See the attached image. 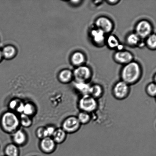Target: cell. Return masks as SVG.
I'll list each match as a JSON object with an SVG mask.
<instances>
[{
    "mask_svg": "<svg viewBox=\"0 0 156 156\" xmlns=\"http://www.w3.org/2000/svg\"><path fill=\"white\" fill-rule=\"evenodd\" d=\"M4 153L5 156H20V147L12 143L8 144L5 147Z\"/></svg>",
    "mask_w": 156,
    "mask_h": 156,
    "instance_id": "cell-17",
    "label": "cell"
},
{
    "mask_svg": "<svg viewBox=\"0 0 156 156\" xmlns=\"http://www.w3.org/2000/svg\"><path fill=\"white\" fill-rule=\"evenodd\" d=\"M0 126L4 132L11 135L21 128L19 115L10 110L5 112L0 117Z\"/></svg>",
    "mask_w": 156,
    "mask_h": 156,
    "instance_id": "cell-2",
    "label": "cell"
},
{
    "mask_svg": "<svg viewBox=\"0 0 156 156\" xmlns=\"http://www.w3.org/2000/svg\"><path fill=\"white\" fill-rule=\"evenodd\" d=\"M153 82L155 83L156 84V73L155 74H154L153 78Z\"/></svg>",
    "mask_w": 156,
    "mask_h": 156,
    "instance_id": "cell-32",
    "label": "cell"
},
{
    "mask_svg": "<svg viewBox=\"0 0 156 156\" xmlns=\"http://www.w3.org/2000/svg\"><path fill=\"white\" fill-rule=\"evenodd\" d=\"M90 36L93 42L98 46H102L105 43L106 37L105 34L96 27L92 29L90 31Z\"/></svg>",
    "mask_w": 156,
    "mask_h": 156,
    "instance_id": "cell-12",
    "label": "cell"
},
{
    "mask_svg": "<svg viewBox=\"0 0 156 156\" xmlns=\"http://www.w3.org/2000/svg\"><path fill=\"white\" fill-rule=\"evenodd\" d=\"M155 99H156V98H155Z\"/></svg>",
    "mask_w": 156,
    "mask_h": 156,
    "instance_id": "cell-34",
    "label": "cell"
},
{
    "mask_svg": "<svg viewBox=\"0 0 156 156\" xmlns=\"http://www.w3.org/2000/svg\"><path fill=\"white\" fill-rule=\"evenodd\" d=\"M107 4H108L111 5H115L120 2V1L118 0H114V1H106Z\"/></svg>",
    "mask_w": 156,
    "mask_h": 156,
    "instance_id": "cell-30",
    "label": "cell"
},
{
    "mask_svg": "<svg viewBox=\"0 0 156 156\" xmlns=\"http://www.w3.org/2000/svg\"><path fill=\"white\" fill-rule=\"evenodd\" d=\"M2 52L1 51V50H0V60H1L2 57Z\"/></svg>",
    "mask_w": 156,
    "mask_h": 156,
    "instance_id": "cell-33",
    "label": "cell"
},
{
    "mask_svg": "<svg viewBox=\"0 0 156 156\" xmlns=\"http://www.w3.org/2000/svg\"><path fill=\"white\" fill-rule=\"evenodd\" d=\"M73 76L76 82L89 83L92 76V72L89 67L83 65L75 69Z\"/></svg>",
    "mask_w": 156,
    "mask_h": 156,
    "instance_id": "cell-7",
    "label": "cell"
},
{
    "mask_svg": "<svg viewBox=\"0 0 156 156\" xmlns=\"http://www.w3.org/2000/svg\"><path fill=\"white\" fill-rule=\"evenodd\" d=\"M36 106L33 102H28L24 103L22 114L33 118L36 114Z\"/></svg>",
    "mask_w": 156,
    "mask_h": 156,
    "instance_id": "cell-21",
    "label": "cell"
},
{
    "mask_svg": "<svg viewBox=\"0 0 156 156\" xmlns=\"http://www.w3.org/2000/svg\"><path fill=\"white\" fill-rule=\"evenodd\" d=\"M130 86L122 80L116 83L112 88L113 96L117 100H124L129 96L130 93Z\"/></svg>",
    "mask_w": 156,
    "mask_h": 156,
    "instance_id": "cell-4",
    "label": "cell"
},
{
    "mask_svg": "<svg viewBox=\"0 0 156 156\" xmlns=\"http://www.w3.org/2000/svg\"><path fill=\"white\" fill-rule=\"evenodd\" d=\"M86 61L85 55L81 51H76L72 56L71 61L74 65L78 67L83 65Z\"/></svg>",
    "mask_w": 156,
    "mask_h": 156,
    "instance_id": "cell-20",
    "label": "cell"
},
{
    "mask_svg": "<svg viewBox=\"0 0 156 156\" xmlns=\"http://www.w3.org/2000/svg\"><path fill=\"white\" fill-rule=\"evenodd\" d=\"M146 92L147 94L151 98L156 97V84L152 82L148 84L146 87Z\"/></svg>",
    "mask_w": 156,
    "mask_h": 156,
    "instance_id": "cell-26",
    "label": "cell"
},
{
    "mask_svg": "<svg viewBox=\"0 0 156 156\" xmlns=\"http://www.w3.org/2000/svg\"><path fill=\"white\" fill-rule=\"evenodd\" d=\"M78 106L80 111L91 114L97 111L99 107L98 100L89 94L81 96L78 102Z\"/></svg>",
    "mask_w": 156,
    "mask_h": 156,
    "instance_id": "cell-3",
    "label": "cell"
},
{
    "mask_svg": "<svg viewBox=\"0 0 156 156\" xmlns=\"http://www.w3.org/2000/svg\"><path fill=\"white\" fill-rule=\"evenodd\" d=\"M103 2V1H93V3L96 5H99L101 4Z\"/></svg>",
    "mask_w": 156,
    "mask_h": 156,
    "instance_id": "cell-31",
    "label": "cell"
},
{
    "mask_svg": "<svg viewBox=\"0 0 156 156\" xmlns=\"http://www.w3.org/2000/svg\"><path fill=\"white\" fill-rule=\"evenodd\" d=\"M91 85L87 82H76L74 84L75 88L81 96L89 94Z\"/></svg>",
    "mask_w": 156,
    "mask_h": 156,
    "instance_id": "cell-18",
    "label": "cell"
},
{
    "mask_svg": "<svg viewBox=\"0 0 156 156\" xmlns=\"http://www.w3.org/2000/svg\"><path fill=\"white\" fill-rule=\"evenodd\" d=\"M35 134L36 137L39 140L47 137L45 127L41 126L38 127L35 131Z\"/></svg>",
    "mask_w": 156,
    "mask_h": 156,
    "instance_id": "cell-28",
    "label": "cell"
},
{
    "mask_svg": "<svg viewBox=\"0 0 156 156\" xmlns=\"http://www.w3.org/2000/svg\"><path fill=\"white\" fill-rule=\"evenodd\" d=\"M76 117L82 125L88 124L92 119L91 114L82 111L79 112Z\"/></svg>",
    "mask_w": 156,
    "mask_h": 156,
    "instance_id": "cell-23",
    "label": "cell"
},
{
    "mask_svg": "<svg viewBox=\"0 0 156 156\" xmlns=\"http://www.w3.org/2000/svg\"><path fill=\"white\" fill-rule=\"evenodd\" d=\"M56 129V127L53 125H48L45 126L47 137H52Z\"/></svg>",
    "mask_w": 156,
    "mask_h": 156,
    "instance_id": "cell-29",
    "label": "cell"
},
{
    "mask_svg": "<svg viewBox=\"0 0 156 156\" xmlns=\"http://www.w3.org/2000/svg\"><path fill=\"white\" fill-rule=\"evenodd\" d=\"M146 46L151 50H156V34L153 33L145 39Z\"/></svg>",
    "mask_w": 156,
    "mask_h": 156,
    "instance_id": "cell-24",
    "label": "cell"
},
{
    "mask_svg": "<svg viewBox=\"0 0 156 156\" xmlns=\"http://www.w3.org/2000/svg\"><path fill=\"white\" fill-rule=\"evenodd\" d=\"M95 27L101 30L106 34L112 31L114 28V24L109 18L101 16L96 20L95 22Z\"/></svg>",
    "mask_w": 156,
    "mask_h": 156,
    "instance_id": "cell-8",
    "label": "cell"
},
{
    "mask_svg": "<svg viewBox=\"0 0 156 156\" xmlns=\"http://www.w3.org/2000/svg\"><path fill=\"white\" fill-rule=\"evenodd\" d=\"M143 39L135 32L129 34L126 38V43L128 46L131 47H138Z\"/></svg>",
    "mask_w": 156,
    "mask_h": 156,
    "instance_id": "cell-19",
    "label": "cell"
},
{
    "mask_svg": "<svg viewBox=\"0 0 156 156\" xmlns=\"http://www.w3.org/2000/svg\"><path fill=\"white\" fill-rule=\"evenodd\" d=\"M114 58L117 63L124 66L134 61V56L130 51L123 50L116 51Z\"/></svg>",
    "mask_w": 156,
    "mask_h": 156,
    "instance_id": "cell-11",
    "label": "cell"
},
{
    "mask_svg": "<svg viewBox=\"0 0 156 156\" xmlns=\"http://www.w3.org/2000/svg\"><path fill=\"white\" fill-rule=\"evenodd\" d=\"M57 144L52 137H47L40 140L39 144V149L43 153L50 154L56 151Z\"/></svg>",
    "mask_w": 156,
    "mask_h": 156,
    "instance_id": "cell-9",
    "label": "cell"
},
{
    "mask_svg": "<svg viewBox=\"0 0 156 156\" xmlns=\"http://www.w3.org/2000/svg\"><path fill=\"white\" fill-rule=\"evenodd\" d=\"M2 52V56L7 58H10L15 54V48L12 46H7L3 49Z\"/></svg>",
    "mask_w": 156,
    "mask_h": 156,
    "instance_id": "cell-27",
    "label": "cell"
},
{
    "mask_svg": "<svg viewBox=\"0 0 156 156\" xmlns=\"http://www.w3.org/2000/svg\"><path fill=\"white\" fill-rule=\"evenodd\" d=\"M73 73L69 70H65L61 72L59 74L60 80L63 83H67L70 82L72 79Z\"/></svg>",
    "mask_w": 156,
    "mask_h": 156,
    "instance_id": "cell-25",
    "label": "cell"
},
{
    "mask_svg": "<svg viewBox=\"0 0 156 156\" xmlns=\"http://www.w3.org/2000/svg\"><path fill=\"white\" fill-rule=\"evenodd\" d=\"M154 27L150 21L143 20L137 23L135 27V33L140 39L145 40L152 34Z\"/></svg>",
    "mask_w": 156,
    "mask_h": 156,
    "instance_id": "cell-6",
    "label": "cell"
},
{
    "mask_svg": "<svg viewBox=\"0 0 156 156\" xmlns=\"http://www.w3.org/2000/svg\"><path fill=\"white\" fill-rule=\"evenodd\" d=\"M68 134L62 128H56L52 138L56 144H61L65 142Z\"/></svg>",
    "mask_w": 156,
    "mask_h": 156,
    "instance_id": "cell-15",
    "label": "cell"
},
{
    "mask_svg": "<svg viewBox=\"0 0 156 156\" xmlns=\"http://www.w3.org/2000/svg\"><path fill=\"white\" fill-rule=\"evenodd\" d=\"M11 135L12 143L19 147L25 146L28 142V135L23 128H20Z\"/></svg>",
    "mask_w": 156,
    "mask_h": 156,
    "instance_id": "cell-10",
    "label": "cell"
},
{
    "mask_svg": "<svg viewBox=\"0 0 156 156\" xmlns=\"http://www.w3.org/2000/svg\"><path fill=\"white\" fill-rule=\"evenodd\" d=\"M104 89L102 86L99 84H94L90 87L89 94L96 99L100 98L103 96Z\"/></svg>",
    "mask_w": 156,
    "mask_h": 156,
    "instance_id": "cell-16",
    "label": "cell"
},
{
    "mask_svg": "<svg viewBox=\"0 0 156 156\" xmlns=\"http://www.w3.org/2000/svg\"><path fill=\"white\" fill-rule=\"evenodd\" d=\"M105 43L111 49L117 50V51L123 50L124 46L115 36L110 34L106 38Z\"/></svg>",
    "mask_w": 156,
    "mask_h": 156,
    "instance_id": "cell-13",
    "label": "cell"
},
{
    "mask_svg": "<svg viewBox=\"0 0 156 156\" xmlns=\"http://www.w3.org/2000/svg\"></svg>",
    "mask_w": 156,
    "mask_h": 156,
    "instance_id": "cell-35",
    "label": "cell"
},
{
    "mask_svg": "<svg viewBox=\"0 0 156 156\" xmlns=\"http://www.w3.org/2000/svg\"><path fill=\"white\" fill-rule=\"evenodd\" d=\"M82 126L76 116L70 115L63 121L61 128L67 134H73L77 132Z\"/></svg>",
    "mask_w": 156,
    "mask_h": 156,
    "instance_id": "cell-5",
    "label": "cell"
},
{
    "mask_svg": "<svg viewBox=\"0 0 156 156\" xmlns=\"http://www.w3.org/2000/svg\"><path fill=\"white\" fill-rule=\"evenodd\" d=\"M24 103L21 99L18 98L12 99L9 104V110L19 114H22L24 110Z\"/></svg>",
    "mask_w": 156,
    "mask_h": 156,
    "instance_id": "cell-14",
    "label": "cell"
},
{
    "mask_svg": "<svg viewBox=\"0 0 156 156\" xmlns=\"http://www.w3.org/2000/svg\"><path fill=\"white\" fill-rule=\"evenodd\" d=\"M142 69L140 64L135 61L124 66L121 73V80L129 85L138 82L141 78Z\"/></svg>",
    "mask_w": 156,
    "mask_h": 156,
    "instance_id": "cell-1",
    "label": "cell"
},
{
    "mask_svg": "<svg viewBox=\"0 0 156 156\" xmlns=\"http://www.w3.org/2000/svg\"><path fill=\"white\" fill-rule=\"evenodd\" d=\"M20 124L24 128H29L33 124V118L24 114L19 115Z\"/></svg>",
    "mask_w": 156,
    "mask_h": 156,
    "instance_id": "cell-22",
    "label": "cell"
}]
</instances>
